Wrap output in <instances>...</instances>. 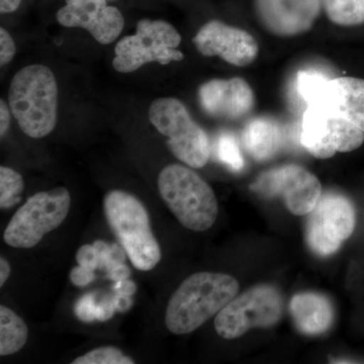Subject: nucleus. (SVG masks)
I'll use <instances>...</instances> for the list:
<instances>
[{
    "mask_svg": "<svg viewBox=\"0 0 364 364\" xmlns=\"http://www.w3.org/2000/svg\"><path fill=\"white\" fill-rule=\"evenodd\" d=\"M239 284L226 273L196 272L181 282L165 312L170 332L186 335L217 316L237 296Z\"/></svg>",
    "mask_w": 364,
    "mask_h": 364,
    "instance_id": "f257e3e1",
    "label": "nucleus"
},
{
    "mask_svg": "<svg viewBox=\"0 0 364 364\" xmlns=\"http://www.w3.org/2000/svg\"><path fill=\"white\" fill-rule=\"evenodd\" d=\"M58 85L49 67H23L9 85V104L21 130L33 139L51 134L58 119Z\"/></svg>",
    "mask_w": 364,
    "mask_h": 364,
    "instance_id": "f03ea898",
    "label": "nucleus"
},
{
    "mask_svg": "<svg viewBox=\"0 0 364 364\" xmlns=\"http://www.w3.org/2000/svg\"><path fill=\"white\" fill-rule=\"evenodd\" d=\"M109 226L136 269L149 272L161 260V249L151 229L149 214L142 202L123 191L105 196Z\"/></svg>",
    "mask_w": 364,
    "mask_h": 364,
    "instance_id": "7ed1b4c3",
    "label": "nucleus"
},
{
    "mask_svg": "<svg viewBox=\"0 0 364 364\" xmlns=\"http://www.w3.org/2000/svg\"><path fill=\"white\" fill-rule=\"evenodd\" d=\"M162 200L182 226L207 231L217 220V198L213 188L191 167L170 164L158 176Z\"/></svg>",
    "mask_w": 364,
    "mask_h": 364,
    "instance_id": "20e7f679",
    "label": "nucleus"
},
{
    "mask_svg": "<svg viewBox=\"0 0 364 364\" xmlns=\"http://www.w3.org/2000/svg\"><path fill=\"white\" fill-rule=\"evenodd\" d=\"M149 121L166 140L170 152L191 168H203L210 156V143L178 98H157L149 107Z\"/></svg>",
    "mask_w": 364,
    "mask_h": 364,
    "instance_id": "39448f33",
    "label": "nucleus"
},
{
    "mask_svg": "<svg viewBox=\"0 0 364 364\" xmlns=\"http://www.w3.org/2000/svg\"><path fill=\"white\" fill-rule=\"evenodd\" d=\"M181 43V33L171 23L143 18L136 23L135 35L117 43L112 67L119 73H132L146 64L181 61L183 54L177 50Z\"/></svg>",
    "mask_w": 364,
    "mask_h": 364,
    "instance_id": "423d86ee",
    "label": "nucleus"
},
{
    "mask_svg": "<svg viewBox=\"0 0 364 364\" xmlns=\"http://www.w3.org/2000/svg\"><path fill=\"white\" fill-rule=\"evenodd\" d=\"M70 205V193L61 186L36 193L11 218L4 231V242L14 248L35 247L45 235L65 221Z\"/></svg>",
    "mask_w": 364,
    "mask_h": 364,
    "instance_id": "0eeeda50",
    "label": "nucleus"
},
{
    "mask_svg": "<svg viewBox=\"0 0 364 364\" xmlns=\"http://www.w3.org/2000/svg\"><path fill=\"white\" fill-rule=\"evenodd\" d=\"M284 312V299L272 284H258L235 296L215 316V328L222 338L243 336L254 328H270L279 322Z\"/></svg>",
    "mask_w": 364,
    "mask_h": 364,
    "instance_id": "6e6552de",
    "label": "nucleus"
},
{
    "mask_svg": "<svg viewBox=\"0 0 364 364\" xmlns=\"http://www.w3.org/2000/svg\"><path fill=\"white\" fill-rule=\"evenodd\" d=\"M308 215L306 242L309 248L321 257L336 253L355 229L353 203L340 193H324Z\"/></svg>",
    "mask_w": 364,
    "mask_h": 364,
    "instance_id": "1a4fd4ad",
    "label": "nucleus"
},
{
    "mask_svg": "<svg viewBox=\"0 0 364 364\" xmlns=\"http://www.w3.org/2000/svg\"><path fill=\"white\" fill-rule=\"evenodd\" d=\"M301 142L312 156L328 159L337 152H352L361 147L364 132L327 107H308L304 114Z\"/></svg>",
    "mask_w": 364,
    "mask_h": 364,
    "instance_id": "9d476101",
    "label": "nucleus"
},
{
    "mask_svg": "<svg viewBox=\"0 0 364 364\" xmlns=\"http://www.w3.org/2000/svg\"><path fill=\"white\" fill-rule=\"evenodd\" d=\"M256 195L284 200L293 215L312 212L322 196V184L318 177L299 165L287 164L267 170L250 186Z\"/></svg>",
    "mask_w": 364,
    "mask_h": 364,
    "instance_id": "9b49d317",
    "label": "nucleus"
},
{
    "mask_svg": "<svg viewBox=\"0 0 364 364\" xmlns=\"http://www.w3.org/2000/svg\"><path fill=\"white\" fill-rule=\"evenodd\" d=\"M193 42L203 56L220 57L237 67L250 65L259 53L257 42L250 33L218 20L205 23Z\"/></svg>",
    "mask_w": 364,
    "mask_h": 364,
    "instance_id": "f8f14e48",
    "label": "nucleus"
},
{
    "mask_svg": "<svg viewBox=\"0 0 364 364\" xmlns=\"http://www.w3.org/2000/svg\"><path fill=\"white\" fill-rule=\"evenodd\" d=\"M261 26L273 36L296 37L313 28L323 9V0H253Z\"/></svg>",
    "mask_w": 364,
    "mask_h": 364,
    "instance_id": "ddd939ff",
    "label": "nucleus"
},
{
    "mask_svg": "<svg viewBox=\"0 0 364 364\" xmlns=\"http://www.w3.org/2000/svg\"><path fill=\"white\" fill-rule=\"evenodd\" d=\"M60 25L79 28L102 45L111 44L123 32L124 18L117 7L107 0H66L56 14Z\"/></svg>",
    "mask_w": 364,
    "mask_h": 364,
    "instance_id": "4468645a",
    "label": "nucleus"
},
{
    "mask_svg": "<svg viewBox=\"0 0 364 364\" xmlns=\"http://www.w3.org/2000/svg\"><path fill=\"white\" fill-rule=\"evenodd\" d=\"M198 102L203 111L215 119L237 121L253 111L255 95L245 79L215 78L198 88Z\"/></svg>",
    "mask_w": 364,
    "mask_h": 364,
    "instance_id": "2eb2a0df",
    "label": "nucleus"
},
{
    "mask_svg": "<svg viewBox=\"0 0 364 364\" xmlns=\"http://www.w3.org/2000/svg\"><path fill=\"white\" fill-rule=\"evenodd\" d=\"M289 313L296 329L306 336H320L331 328L334 308L324 294L306 291L294 294Z\"/></svg>",
    "mask_w": 364,
    "mask_h": 364,
    "instance_id": "dca6fc26",
    "label": "nucleus"
},
{
    "mask_svg": "<svg viewBox=\"0 0 364 364\" xmlns=\"http://www.w3.org/2000/svg\"><path fill=\"white\" fill-rule=\"evenodd\" d=\"M282 141V127L272 117H254L242 132V143L246 152L258 162L272 159L279 152Z\"/></svg>",
    "mask_w": 364,
    "mask_h": 364,
    "instance_id": "f3484780",
    "label": "nucleus"
},
{
    "mask_svg": "<svg viewBox=\"0 0 364 364\" xmlns=\"http://www.w3.org/2000/svg\"><path fill=\"white\" fill-rule=\"evenodd\" d=\"M329 109L346 117L364 132V79L333 78Z\"/></svg>",
    "mask_w": 364,
    "mask_h": 364,
    "instance_id": "a211bd4d",
    "label": "nucleus"
},
{
    "mask_svg": "<svg viewBox=\"0 0 364 364\" xmlns=\"http://www.w3.org/2000/svg\"><path fill=\"white\" fill-rule=\"evenodd\" d=\"M28 338L25 321L7 306H0V355H11L20 351Z\"/></svg>",
    "mask_w": 364,
    "mask_h": 364,
    "instance_id": "6ab92c4d",
    "label": "nucleus"
},
{
    "mask_svg": "<svg viewBox=\"0 0 364 364\" xmlns=\"http://www.w3.org/2000/svg\"><path fill=\"white\" fill-rule=\"evenodd\" d=\"M331 79L316 71L301 70L296 75V88L308 107H328L331 93Z\"/></svg>",
    "mask_w": 364,
    "mask_h": 364,
    "instance_id": "aec40b11",
    "label": "nucleus"
},
{
    "mask_svg": "<svg viewBox=\"0 0 364 364\" xmlns=\"http://www.w3.org/2000/svg\"><path fill=\"white\" fill-rule=\"evenodd\" d=\"M323 9L335 25L355 26L364 23V0H323Z\"/></svg>",
    "mask_w": 364,
    "mask_h": 364,
    "instance_id": "412c9836",
    "label": "nucleus"
},
{
    "mask_svg": "<svg viewBox=\"0 0 364 364\" xmlns=\"http://www.w3.org/2000/svg\"><path fill=\"white\" fill-rule=\"evenodd\" d=\"M25 188L23 176L9 167H0V208H9L21 202Z\"/></svg>",
    "mask_w": 364,
    "mask_h": 364,
    "instance_id": "4be33fe9",
    "label": "nucleus"
},
{
    "mask_svg": "<svg viewBox=\"0 0 364 364\" xmlns=\"http://www.w3.org/2000/svg\"><path fill=\"white\" fill-rule=\"evenodd\" d=\"M215 155L218 159L235 172H240L245 166L240 146L234 135L223 133L215 142Z\"/></svg>",
    "mask_w": 364,
    "mask_h": 364,
    "instance_id": "5701e85b",
    "label": "nucleus"
},
{
    "mask_svg": "<svg viewBox=\"0 0 364 364\" xmlns=\"http://www.w3.org/2000/svg\"><path fill=\"white\" fill-rule=\"evenodd\" d=\"M135 360L124 355L117 347L105 346L79 356L71 364H133Z\"/></svg>",
    "mask_w": 364,
    "mask_h": 364,
    "instance_id": "b1692460",
    "label": "nucleus"
},
{
    "mask_svg": "<svg viewBox=\"0 0 364 364\" xmlns=\"http://www.w3.org/2000/svg\"><path fill=\"white\" fill-rule=\"evenodd\" d=\"M95 299V296L92 294H85L78 299L74 312L79 320L85 323L97 321V304Z\"/></svg>",
    "mask_w": 364,
    "mask_h": 364,
    "instance_id": "393cba45",
    "label": "nucleus"
},
{
    "mask_svg": "<svg viewBox=\"0 0 364 364\" xmlns=\"http://www.w3.org/2000/svg\"><path fill=\"white\" fill-rule=\"evenodd\" d=\"M76 261L78 265L93 270L100 269V253L95 247V245H83L78 249L76 253Z\"/></svg>",
    "mask_w": 364,
    "mask_h": 364,
    "instance_id": "a878e982",
    "label": "nucleus"
},
{
    "mask_svg": "<svg viewBox=\"0 0 364 364\" xmlns=\"http://www.w3.org/2000/svg\"><path fill=\"white\" fill-rule=\"evenodd\" d=\"M14 41L6 28H0V65H7L16 55Z\"/></svg>",
    "mask_w": 364,
    "mask_h": 364,
    "instance_id": "bb28decb",
    "label": "nucleus"
},
{
    "mask_svg": "<svg viewBox=\"0 0 364 364\" xmlns=\"http://www.w3.org/2000/svg\"><path fill=\"white\" fill-rule=\"evenodd\" d=\"M95 277V275L93 270L81 267V265L72 268L70 272V280L72 284L79 287L88 286L90 282H93Z\"/></svg>",
    "mask_w": 364,
    "mask_h": 364,
    "instance_id": "cd10ccee",
    "label": "nucleus"
},
{
    "mask_svg": "<svg viewBox=\"0 0 364 364\" xmlns=\"http://www.w3.org/2000/svg\"><path fill=\"white\" fill-rule=\"evenodd\" d=\"M117 312L116 304H114V296L112 298L105 299L104 301L97 304V321L104 322L114 317Z\"/></svg>",
    "mask_w": 364,
    "mask_h": 364,
    "instance_id": "c85d7f7f",
    "label": "nucleus"
},
{
    "mask_svg": "<svg viewBox=\"0 0 364 364\" xmlns=\"http://www.w3.org/2000/svg\"><path fill=\"white\" fill-rule=\"evenodd\" d=\"M11 107L7 105L4 100H0V136L4 138L11 128Z\"/></svg>",
    "mask_w": 364,
    "mask_h": 364,
    "instance_id": "c756f323",
    "label": "nucleus"
},
{
    "mask_svg": "<svg viewBox=\"0 0 364 364\" xmlns=\"http://www.w3.org/2000/svg\"><path fill=\"white\" fill-rule=\"evenodd\" d=\"M131 274L132 272L128 265L121 263L107 272V277L114 282H119V280L128 279Z\"/></svg>",
    "mask_w": 364,
    "mask_h": 364,
    "instance_id": "7c9ffc66",
    "label": "nucleus"
},
{
    "mask_svg": "<svg viewBox=\"0 0 364 364\" xmlns=\"http://www.w3.org/2000/svg\"><path fill=\"white\" fill-rule=\"evenodd\" d=\"M114 289L117 294L133 296L136 293V287L135 282H132V280L123 279L116 282Z\"/></svg>",
    "mask_w": 364,
    "mask_h": 364,
    "instance_id": "2f4dec72",
    "label": "nucleus"
},
{
    "mask_svg": "<svg viewBox=\"0 0 364 364\" xmlns=\"http://www.w3.org/2000/svg\"><path fill=\"white\" fill-rule=\"evenodd\" d=\"M114 304H116L117 312H126L133 306L132 296L127 294H117L114 296Z\"/></svg>",
    "mask_w": 364,
    "mask_h": 364,
    "instance_id": "473e14b6",
    "label": "nucleus"
},
{
    "mask_svg": "<svg viewBox=\"0 0 364 364\" xmlns=\"http://www.w3.org/2000/svg\"><path fill=\"white\" fill-rule=\"evenodd\" d=\"M21 0H0V13L11 14L20 7Z\"/></svg>",
    "mask_w": 364,
    "mask_h": 364,
    "instance_id": "72a5a7b5",
    "label": "nucleus"
},
{
    "mask_svg": "<svg viewBox=\"0 0 364 364\" xmlns=\"http://www.w3.org/2000/svg\"><path fill=\"white\" fill-rule=\"evenodd\" d=\"M11 265L4 257L0 258V287H4L11 275Z\"/></svg>",
    "mask_w": 364,
    "mask_h": 364,
    "instance_id": "f704fd0d",
    "label": "nucleus"
},
{
    "mask_svg": "<svg viewBox=\"0 0 364 364\" xmlns=\"http://www.w3.org/2000/svg\"><path fill=\"white\" fill-rule=\"evenodd\" d=\"M114 1H117V0H107V2H114Z\"/></svg>",
    "mask_w": 364,
    "mask_h": 364,
    "instance_id": "c9c22d12",
    "label": "nucleus"
}]
</instances>
